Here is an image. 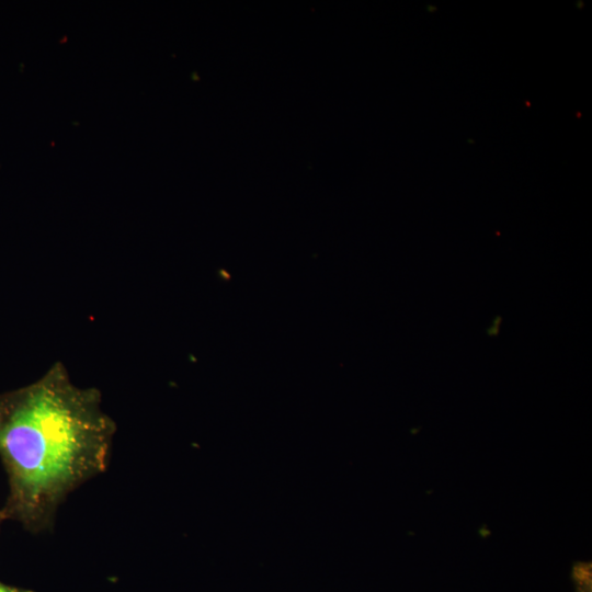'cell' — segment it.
Segmentation results:
<instances>
[{"mask_svg": "<svg viewBox=\"0 0 592 592\" xmlns=\"http://www.w3.org/2000/svg\"><path fill=\"white\" fill-rule=\"evenodd\" d=\"M2 522H4V521L2 520V517H1V515H0V525L2 524Z\"/></svg>", "mask_w": 592, "mask_h": 592, "instance_id": "3957f363", "label": "cell"}, {"mask_svg": "<svg viewBox=\"0 0 592 592\" xmlns=\"http://www.w3.org/2000/svg\"><path fill=\"white\" fill-rule=\"evenodd\" d=\"M117 426L102 394L76 386L61 362L37 380L0 394V459L9 492L0 515L37 534L59 505L109 466Z\"/></svg>", "mask_w": 592, "mask_h": 592, "instance_id": "6da1fadb", "label": "cell"}, {"mask_svg": "<svg viewBox=\"0 0 592 592\" xmlns=\"http://www.w3.org/2000/svg\"><path fill=\"white\" fill-rule=\"evenodd\" d=\"M0 592H34V591L27 590V589H22V588L10 585V584H5V583L0 581Z\"/></svg>", "mask_w": 592, "mask_h": 592, "instance_id": "7a4b0ae2", "label": "cell"}]
</instances>
